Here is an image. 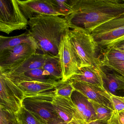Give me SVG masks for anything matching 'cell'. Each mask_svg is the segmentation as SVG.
<instances>
[{"label":"cell","mask_w":124,"mask_h":124,"mask_svg":"<svg viewBox=\"0 0 124 124\" xmlns=\"http://www.w3.org/2000/svg\"><path fill=\"white\" fill-rule=\"evenodd\" d=\"M16 114L21 124H45L23 106Z\"/></svg>","instance_id":"cell-22"},{"label":"cell","mask_w":124,"mask_h":124,"mask_svg":"<svg viewBox=\"0 0 124 124\" xmlns=\"http://www.w3.org/2000/svg\"><path fill=\"white\" fill-rule=\"evenodd\" d=\"M69 31L62 38L59 49L63 74L62 81L69 80L80 68L78 58L70 40Z\"/></svg>","instance_id":"cell-9"},{"label":"cell","mask_w":124,"mask_h":124,"mask_svg":"<svg viewBox=\"0 0 124 124\" xmlns=\"http://www.w3.org/2000/svg\"><path fill=\"white\" fill-rule=\"evenodd\" d=\"M37 53V47L26 43L0 50V72L16 68Z\"/></svg>","instance_id":"cell-8"},{"label":"cell","mask_w":124,"mask_h":124,"mask_svg":"<svg viewBox=\"0 0 124 124\" xmlns=\"http://www.w3.org/2000/svg\"><path fill=\"white\" fill-rule=\"evenodd\" d=\"M108 124H124V110L120 111L114 110Z\"/></svg>","instance_id":"cell-28"},{"label":"cell","mask_w":124,"mask_h":124,"mask_svg":"<svg viewBox=\"0 0 124 124\" xmlns=\"http://www.w3.org/2000/svg\"><path fill=\"white\" fill-rule=\"evenodd\" d=\"M53 104L57 114L64 122L71 124H87L81 118L71 98L55 96Z\"/></svg>","instance_id":"cell-11"},{"label":"cell","mask_w":124,"mask_h":124,"mask_svg":"<svg viewBox=\"0 0 124 124\" xmlns=\"http://www.w3.org/2000/svg\"><path fill=\"white\" fill-rule=\"evenodd\" d=\"M28 26V32L37 45V53L54 56L58 55L62 38L70 30L65 18L46 14L30 19Z\"/></svg>","instance_id":"cell-2"},{"label":"cell","mask_w":124,"mask_h":124,"mask_svg":"<svg viewBox=\"0 0 124 124\" xmlns=\"http://www.w3.org/2000/svg\"><path fill=\"white\" fill-rule=\"evenodd\" d=\"M91 101L97 119L108 122L113 114L114 110L103 104Z\"/></svg>","instance_id":"cell-23"},{"label":"cell","mask_w":124,"mask_h":124,"mask_svg":"<svg viewBox=\"0 0 124 124\" xmlns=\"http://www.w3.org/2000/svg\"><path fill=\"white\" fill-rule=\"evenodd\" d=\"M46 55L37 53L16 68L5 72L6 75H18L35 69L42 68L44 65Z\"/></svg>","instance_id":"cell-17"},{"label":"cell","mask_w":124,"mask_h":124,"mask_svg":"<svg viewBox=\"0 0 124 124\" xmlns=\"http://www.w3.org/2000/svg\"><path fill=\"white\" fill-rule=\"evenodd\" d=\"M111 99L114 110L119 111L124 110V97L111 95Z\"/></svg>","instance_id":"cell-29"},{"label":"cell","mask_w":124,"mask_h":124,"mask_svg":"<svg viewBox=\"0 0 124 124\" xmlns=\"http://www.w3.org/2000/svg\"><path fill=\"white\" fill-rule=\"evenodd\" d=\"M55 90L48 93L24 98L22 106L45 124H56L63 122L53 104Z\"/></svg>","instance_id":"cell-4"},{"label":"cell","mask_w":124,"mask_h":124,"mask_svg":"<svg viewBox=\"0 0 124 124\" xmlns=\"http://www.w3.org/2000/svg\"><path fill=\"white\" fill-rule=\"evenodd\" d=\"M101 66L106 67L113 70L124 77V62H111L101 60Z\"/></svg>","instance_id":"cell-27"},{"label":"cell","mask_w":124,"mask_h":124,"mask_svg":"<svg viewBox=\"0 0 124 124\" xmlns=\"http://www.w3.org/2000/svg\"><path fill=\"white\" fill-rule=\"evenodd\" d=\"M99 67L89 66L80 68L76 74L70 79L73 81L83 82L103 87L102 79L99 70Z\"/></svg>","instance_id":"cell-16"},{"label":"cell","mask_w":124,"mask_h":124,"mask_svg":"<svg viewBox=\"0 0 124 124\" xmlns=\"http://www.w3.org/2000/svg\"><path fill=\"white\" fill-rule=\"evenodd\" d=\"M68 33L78 58L80 68L89 66H101L102 56L101 50L91 33L80 28L70 30Z\"/></svg>","instance_id":"cell-3"},{"label":"cell","mask_w":124,"mask_h":124,"mask_svg":"<svg viewBox=\"0 0 124 124\" xmlns=\"http://www.w3.org/2000/svg\"><path fill=\"white\" fill-rule=\"evenodd\" d=\"M124 15V0H72V11L64 17L70 29L91 33L104 23Z\"/></svg>","instance_id":"cell-1"},{"label":"cell","mask_w":124,"mask_h":124,"mask_svg":"<svg viewBox=\"0 0 124 124\" xmlns=\"http://www.w3.org/2000/svg\"><path fill=\"white\" fill-rule=\"evenodd\" d=\"M49 1L62 16L65 17L71 12L72 0H49Z\"/></svg>","instance_id":"cell-24"},{"label":"cell","mask_w":124,"mask_h":124,"mask_svg":"<svg viewBox=\"0 0 124 124\" xmlns=\"http://www.w3.org/2000/svg\"><path fill=\"white\" fill-rule=\"evenodd\" d=\"M59 82L28 81L20 83L17 85L22 91L26 98L39 95L54 91Z\"/></svg>","instance_id":"cell-15"},{"label":"cell","mask_w":124,"mask_h":124,"mask_svg":"<svg viewBox=\"0 0 124 124\" xmlns=\"http://www.w3.org/2000/svg\"><path fill=\"white\" fill-rule=\"evenodd\" d=\"M0 124H21L16 114L0 108Z\"/></svg>","instance_id":"cell-25"},{"label":"cell","mask_w":124,"mask_h":124,"mask_svg":"<svg viewBox=\"0 0 124 124\" xmlns=\"http://www.w3.org/2000/svg\"><path fill=\"white\" fill-rule=\"evenodd\" d=\"M24 98L20 88L0 72V108L16 114L22 106Z\"/></svg>","instance_id":"cell-6"},{"label":"cell","mask_w":124,"mask_h":124,"mask_svg":"<svg viewBox=\"0 0 124 124\" xmlns=\"http://www.w3.org/2000/svg\"><path fill=\"white\" fill-rule=\"evenodd\" d=\"M101 60L111 62H124V53L112 48L102 55Z\"/></svg>","instance_id":"cell-26"},{"label":"cell","mask_w":124,"mask_h":124,"mask_svg":"<svg viewBox=\"0 0 124 124\" xmlns=\"http://www.w3.org/2000/svg\"><path fill=\"white\" fill-rule=\"evenodd\" d=\"M74 90L71 80L65 81L60 80L55 87V95L71 98L72 93Z\"/></svg>","instance_id":"cell-21"},{"label":"cell","mask_w":124,"mask_h":124,"mask_svg":"<svg viewBox=\"0 0 124 124\" xmlns=\"http://www.w3.org/2000/svg\"><path fill=\"white\" fill-rule=\"evenodd\" d=\"M22 12L28 19L41 14L62 15L53 7L49 0H16Z\"/></svg>","instance_id":"cell-12"},{"label":"cell","mask_w":124,"mask_h":124,"mask_svg":"<svg viewBox=\"0 0 124 124\" xmlns=\"http://www.w3.org/2000/svg\"><path fill=\"white\" fill-rule=\"evenodd\" d=\"M91 34L99 46L101 54L109 45L124 36V15L100 25Z\"/></svg>","instance_id":"cell-7"},{"label":"cell","mask_w":124,"mask_h":124,"mask_svg":"<svg viewBox=\"0 0 124 124\" xmlns=\"http://www.w3.org/2000/svg\"><path fill=\"white\" fill-rule=\"evenodd\" d=\"M112 48H114L116 50H118L124 53V40L121 41L119 43L116 45H115Z\"/></svg>","instance_id":"cell-31"},{"label":"cell","mask_w":124,"mask_h":124,"mask_svg":"<svg viewBox=\"0 0 124 124\" xmlns=\"http://www.w3.org/2000/svg\"><path fill=\"white\" fill-rule=\"evenodd\" d=\"M24 43L34 46L37 47L38 50L37 45L35 40L27 30L24 33L14 37H5L2 35L0 36V50Z\"/></svg>","instance_id":"cell-20"},{"label":"cell","mask_w":124,"mask_h":124,"mask_svg":"<svg viewBox=\"0 0 124 124\" xmlns=\"http://www.w3.org/2000/svg\"><path fill=\"white\" fill-rule=\"evenodd\" d=\"M45 75L56 81H59L63 78L59 55L56 56L46 55L45 63L42 67Z\"/></svg>","instance_id":"cell-19"},{"label":"cell","mask_w":124,"mask_h":124,"mask_svg":"<svg viewBox=\"0 0 124 124\" xmlns=\"http://www.w3.org/2000/svg\"><path fill=\"white\" fill-rule=\"evenodd\" d=\"M5 75L16 85L22 82L28 81H38L45 82L58 81L54 80L45 75L42 67L27 71L18 75Z\"/></svg>","instance_id":"cell-18"},{"label":"cell","mask_w":124,"mask_h":124,"mask_svg":"<svg viewBox=\"0 0 124 124\" xmlns=\"http://www.w3.org/2000/svg\"><path fill=\"white\" fill-rule=\"evenodd\" d=\"M72 81L75 90L82 93L91 101L103 104L114 110L111 101V95L103 88L83 82Z\"/></svg>","instance_id":"cell-10"},{"label":"cell","mask_w":124,"mask_h":124,"mask_svg":"<svg viewBox=\"0 0 124 124\" xmlns=\"http://www.w3.org/2000/svg\"><path fill=\"white\" fill-rule=\"evenodd\" d=\"M87 124H108V121L101 120H96L92 121Z\"/></svg>","instance_id":"cell-32"},{"label":"cell","mask_w":124,"mask_h":124,"mask_svg":"<svg viewBox=\"0 0 124 124\" xmlns=\"http://www.w3.org/2000/svg\"><path fill=\"white\" fill-rule=\"evenodd\" d=\"M71 99L84 122L88 124L97 120L93 104L88 98L75 90L72 93Z\"/></svg>","instance_id":"cell-14"},{"label":"cell","mask_w":124,"mask_h":124,"mask_svg":"<svg viewBox=\"0 0 124 124\" xmlns=\"http://www.w3.org/2000/svg\"><path fill=\"white\" fill-rule=\"evenodd\" d=\"M70 124V123H68L67 122H64V121H63V122H61L59 123H57V124Z\"/></svg>","instance_id":"cell-33"},{"label":"cell","mask_w":124,"mask_h":124,"mask_svg":"<svg viewBox=\"0 0 124 124\" xmlns=\"http://www.w3.org/2000/svg\"><path fill=\"white\" fill-rule=\"evenodd\" d=\"M124 40V36H123V37H122L116 40V41L112 43L111 44L109 45L108 47H107V48H106V50L107 51H109L115 45L117 44V43H119L121 41H123V40Z\"/></svg>","instance_id":"cell-30"},{"label":"cell","mask_w":124,"mask_h":124,"mask_svg":"<svg viewBox=\"0 0 124 124\" xmlns=\"http://www.w3.org/2000/svg\"><path fill=\"white\" fill-rule=\"evenodd\" d=\"M28 21L16 0H0V31L9 34L14 31L27 30Z\"/></svg>","instance_id":"cell-5"},{"label":"cell","mask_w":124,"mask_h":124,"mask_svg":"<svg viewBox=\"0 0 124 124\" xmlns=\"http://www.w3.org/2000/svg\"><path fill=\"white\" fill-rule=\"evenodd\" d=\"M104 89L110 95L124 97V77L113 70L99 67Z\"/></svg>","instance_id":"cell-13"}]
</instances>
